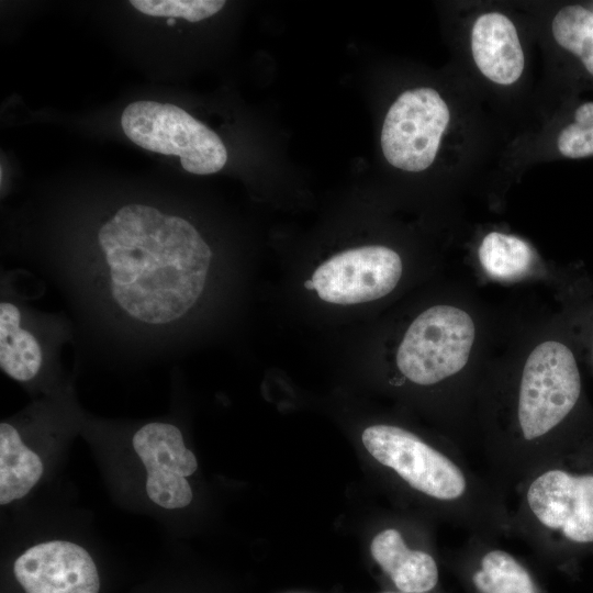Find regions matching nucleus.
Here are the masks:
<instances>
[{"mask_svg":"<svg viewBox=\"0 0 593 593\" xmlns=\"http://www.w3.org/2000/svg\"><path fill=\"white\" fill-rule=\"evenodd\" d=\"M511 535L555 564L593 552V432L530 473L514 491Z\"/></svg>","mask_w":593,"mask_h":593,"instance_id":"7ed1b4c3","label":"nucleus"},{"mask_svg":"<svg viewBox=\"0 0 593 593\" xmlns=\"http://www.w3.org/2000/svg\"><path fill=\"white\" fill-rule=\"evenodd\" d=\"M499 539L468 534L452 563L470 593H542L530 569Z\"/></svg>","mask_w":593,"mask_h":593,"instance_id":"9b49d317","label":"nucleus"},{"mask_svg":"<svg viewBox=\"0 0 593 593\" xmlns=\"http://www.w3.org/2000/svg\"><path fill=\"white\" fill-rule=\"evenodd\" d=\"M557 147L568 158L593 155V102L581 104L574 113V122L559 134Z\"/></svg>","mask_w":593,"mask_h":593,"instance_id":"a211bd4d","label":"nucleus"},{"mask_svg":"<svg viewBox=\"0 0 593 593\" xmlns=\"http://www.w3.org/2000/svg\"><path fill=\"white\" fill-rule=\"evenodd\" d=\"M477 322L458 304H435L407 327L395 355L399 372L419 388L441 390L459 443L473 438L472 419L480 379L471 374Z\"/></svg>","mask_w":593,"mask_h":593,"instance_id":"20e7f679","label":"nucleus"},{"mask_svg":"<svg viewBox=\"0 0 593 593\" xmlns=\"http://www.w3.org/2000/svg\"><path fill=\"white\" fill-rule=\"evenodd\" d=\"M382 593H406V592H400V591H398V592H382ZM427 593H429V592H427Z\"/></svg>","mask_w":593,"mask_h":593,"instance_id":"aec40b11","label":"nucleus"},{"mask_svg":"<svg viewBox=\"0 0 593 593\" xmlns=\"http://www.w3.org/2000/svg\"><path fill=\"white\" fill-rule=\"evenodd\" d=\"M471 51L479 70L495 83H514L523 72L525 59L516 27L502 13H484L475 20Z\"/></svg>","mask_w":593,"mask_h":593,"instance_id":"ddd939ff","label":"nucleus"},{"mask_svg":"<svg viewBox=\"0 0 593 593\" xmlns=\"http://www.w3.org/2000/svg\"><path fill=\"white\" fill-rule=\"evenodd\" d=\"M551 30L556 42L578 56L593 75V11L567 5L555 15Z\"/></svg>","mask_w":593,"mask_h":593,"instance_id":"dca6fc26","label":"nucleus"},{"mask_svg":"<svg viewBox=\"0 0 593 593\" xmlns=\"http://www.w3.org/2000/svg\"><path fill=\"white\" fill-rule=\"evenodd\" d=\"M482 270L493 279L516 280L535 272L537 259L532 247L515 235L486 234L478 249Z\"/></svg>","mask_w":593,"mask_h":593,"instance_id":"2eb2a0df","label":"nucleus"},{"mask_svg":"<svg viewBox=\"0 0 593 593\" xmlns=\"http://www.w3.org/2000/svg\"><path fill=\"white\" fill-rule=\"evenodd\" d=\"M43 473L40 457L24 445L19 430L0 424V503L5 505L31 491Z\"/></svg>","mask_w":593,"mask_h":593,"instance_id":"4468645a","label":"nucleus"},{"mask_svg":"<svg viewBox=\"0 0 593 593\" xmlns=\"http://www.w3.org/2000/svg\"><path fill=\"white\" fill-rule=\"evenodd\" d=\"M121 126L139 147L180 157L191 174H215L226 164L227 150L217 134L175 104L132 102L121 115Z\"/></svg>","mask_w":593,"mask_h":593,"instance_id":"39448f33","label":"nucleus"},{"mask_svg":"<svg viewBox=\"0 0 593 593\" xmlns=\"http://www.w3.org/2000/svg\"><path fill=\"white\" fill-rule=\"evenodd\" d=\"M132 444L147 470L148 497L164 508L189 505L192 491L186 477L197 470L198 461L180 429L169 423H147L136 430Z\"/></svg>","mask_w":593,"mask_h":593,"instance_id":"1a4fd4ad","label":"nucleus"},{"mask_svg":"<svg viewBox=\"0 0 593 593\" xmlns=\"http://www.w3.org/2000/svg\"><path fill=\"white\" fill-rule=\"evenodd\" d=\"M449 120V109L436 90L416 88L403 92L383 122L381 147L385 159L405 171L428 168Z\"/></svg>","mask_w":593,"mask_h":593,"instance_id":"0eeeda50","label":"nucleus"},{"mask_svg":"<svg viewBox=\"0 0 593 593\" xmlns=\"http://www.w3.org/2000/svg\"><path fill=\"white\" fill-rule=\"evenodd\" d=\"M96 249L58 271L80 305L108 332L141 342L172 334L205 292L213 253L186 219L122 205L96 234Z\"/></svg>","mask_w":593,"mask_h":593,"instance_id":"f257e3e1","label":"nucleus"},{"mask_svg":"<svg viewBox=\"0 0 593 593\" xmlns=\"http://www.w3.org/2000/svg\"><path fill=\"white\" fill-rule=\"evenodd\" d=\"M130 3L139 12L150 16L182 18L198 22L217 13L225 4L223 0H132Z\"/></svg>","mask_w":593,"mask_h":593,"instance_id":"f3484780","label":"nucleus"},{"mask_svg":"<svg viewBox=\"0 0 593 593\" xmlns=\"http://www.w3.org/2000/svg\"><path fill=\"white\" fill-rule=\"evenodd\" d=\"M427 539L413 542L395 525L378 532L370 542L372 559L400 592L427 593L439 581L438 561Z\"/></svg>","mask_w":593,"mask_h":593,"instance_id":"f8f14e48","label":"nucleus"},{"mask_svg":"<svg viewBox=\"0 0 593 593\" xmlns=\"http://www.w3.org/2000/svg\"><path fill=\"white\" fill-rule=\"evenodd\" d=\"M402 273V259L395 250L371 245L334 255L314 271L311 280L322 300L357 304L388 295Z\"/></svg>","mask_w":593,"mask_h":593,"instance_id":"6e6552de","label":"nucleus"},{"mask_svg":"<svg viewBox=\"0 0 593 593\" xmlns=\"http://www.w3.org/2000/svg\"><path fill=\"white\" fill-rule=\"evenodd\" d=\"M305 288L309 289V290H314L312 280H309V281L305 282Z\"/></svg>","mask_w":593,"mask_h":593,"instance_id":"6ab92c4d","label":"nucleus"},{"mask_svg":"<svg viewBox=\"0 0 593 593\" xmlns=\"http://www.w3.org/2000/svg\"><path fill=\"white\" fill-rule=\"evenodd\" d=\"M582 378L572 348L556 337L536 343L511 371L481 378L473 438L486 475L506 495L591 430L580 422Z\"/></svg>","mask_w":593,"mask_h":593,"instance_id":"f03ea898","label":"nucleus"},{"mask_svg":"<svg viewBox=\"0 0 593 593\" xmlns=\"http://www.w3.org/2000/svg\"><path fill=\"white\" fill-rule=\"evenodd\" d=\"M25 593H99L94 561L81 546L64 540L37 544L13 564Z\"/></svg>","mask_w":593,"mask_h":593,"instance_id":"9d476101","label":"nucleus"},{"mask_svg":"<svg viewBox=\"0 0 593 593\" xmlns=\"http://www.w3.org/2000/svg\"><path fill=\"white\" fill-rule=\"evenodd\" d=\"M68 324L36 311L2 286L0 300V368L11 379L30 383L57 359L69 339Z\"/></svg>","mask_w":593,"mask_h":593,"instance_id":"423d86ee","label":"nucleus"}]
</instances>
